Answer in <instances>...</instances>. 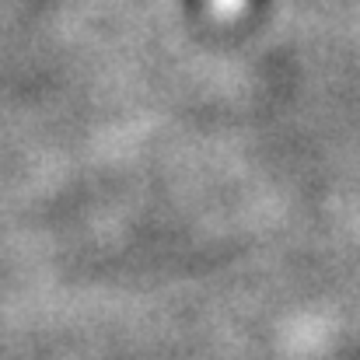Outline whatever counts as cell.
<instances>
[{
    "instance_id": "6da1fadb",
    "label": "cell",
    "mask_w": 360,
    "mask_h": 360,
    "mask_svg": "<svg viewBox=\"0 0 360 360\" xmlns=\"http://www.w3.org/2000/svg\"><path fill=\"white\" fill-rule=\"evenodd\" d=\"M217 7H221V11H235V7H238V0H217Z\"/></svg>"
}]
</instances>
